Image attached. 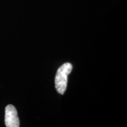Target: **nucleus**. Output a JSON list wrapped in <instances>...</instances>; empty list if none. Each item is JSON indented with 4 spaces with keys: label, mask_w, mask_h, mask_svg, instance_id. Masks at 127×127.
Returning <instances> with one entry per match:
<instances>
[{
    "label": "nucleus",
    "mask_w": 127,
    "mask_h": 127,
    "mask_svg": "<svg viewBox=\"0 0 127 127\" xmlns=\"http://www.w3.org/2000/svg\"><path fill=\"white\" fill-rule=\"evenodd\" d=\"M72 69V65L71 63L64 64L58 68L55 75V88L57 92L63 95L67 87L68 75L70 74Z\"/></svg>",
    "instance_id": "obj_1"
},
{
    "label": "nucleus",
    "mask_w": 127,
    "mask_h": 127,
    "mask_svg": "<svg viewBox=\"0 0 127 127\" xmlns=\"http://www.w3.org/2000/svg\"><path fill=\"white\" fill-rule=\"evenodd\" d=\"M5 124L7 127H18L20 120L17 111L12 105H8L5 111Z\"/></svg>",
    "instance_id": "obj_2"
}]
</instances>
